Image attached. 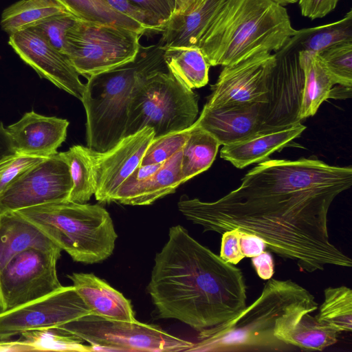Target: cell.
Listing matches in <instances>:
<instances>
[{
  "label": "cell",
  "instance_id": "obj_23",
  "mask_svg": "<svg viewBox=\"0 0 352 352\" xmlns=\"http://www.w3.org/2000/svg\"><path fill=\"white\" fill-rule=\"evenodd\" d=\"M226 0H206L198 9L187 14H172L163 27L157 42L169 47H197L203 33Z\"/></svg>",
  "mask_w": 352,
  "mask_h": 352
},
{
  "label": "cell",
  "instance_id": "obj_8",
  "mask_svg": "<svg viewBox=\"0 0 352 352\" xmlns=\"http://www.w3.org/2000/svg\"><path fill=\"white\" fill-rule=\"evenodd\" d=\"M143 33L113 23L76 21L65 36L64 54L87 78L132 62Z\"/></svg>",
  "mask_w": 352,
  "mask_h": 352
},
{
  "label": "cell",
  "instance_id": "obj_46",
  "mask_svg": "<svg viewBox=\"0 0 352 352\" xmlns=\"http://www.w3.org/2000/svg\"><path fill=\"white\" fill-rule=\"evenodd\" d=\"M274 1L275 3L281 5L283 6L290 4V3H295L298 1V0H272Z\"/></svg>",
  "mask_w": 352,
  "mask_h": 352
},
{
  "label": "cell",
  "instance_id": "obj_40",
  "mask_svg": "<svg viewBox=\"0 0 352 352\" xmlns=\"http://www.w3.org/2000/svg\"><path fill=\"white\" fill-rule=\"evenodd\" d=\"M340 0H298L301 14L310 19L322 18L333 11Z\"/></svg>",
  "mask_w": 352,
  "mask_h": 352
},
{
  "label": "cell",
  "instance_id": "obj_25",
  "mask_svg": "<svg viewBox=\"0 0 352 352\" xmlns=\"http://www.w3.org/2000/svg\"><path fill=\"white\" fill-rule=\"evenodd\" d=\"M352 42V10L333 23L296 30L280 49L318 54L335 45Z\"/></svg>",
  "mask_w": 352,
  "mask_h": 352
},
{
  "label": "cell",
  "instance_id": "obj_28",
  "mask_svg": "<svg viewBox=\"0 0 352 352\" xmlns=\"http://www.w3.org/2000/svg\"><path fill=\"white\" fill-rule=\"evenodd\" d=\"M219 146L214 136L194 122L182 149L181 168L184 182L210 167Z\"/></svg>",
  "mask_w": 352,
  "mask_h": 352
},
{
  "label": "cell",
  "instance_id": "obj_9",
  "mask_svg": "<svg viewBox=\"0 0 352 352\" xmlns=\"http://www.w3.org/2000/svg\"><path fill=\"white\" fill-rule=\"evenodd\" d=\"M96 351H187L193 342L168 333L155 324L89 314L59 327Z\"/></svg>",
  "mask_w": 352,
  "mask_h": 352
},
{
  "label": "cell",
  "instance_id": "obj_21",
  "mask_svg": "<svg viewBox=\"0 0 352 352\" xmlns=\"http://www.w3.org/2000/svg\"><path fill=\"white\" fill-rule=\"evenodd\" d=\"M306 129L301 122L268 132L257 133L243 140L223 145L221 157L238 168L266 160L272 153L286 146Z\"/></svg>",
  "mask_w": 352,
  "mask_h": 352
},
{
  "label": "cell",
  "instance_id": "obj_18",
  "mask_svg": "<svg viewBox=\"0 0 352 352\" xmlns=\"http://www.w3.org/2000/svg\"><path fill=\"white\" fill-rule=\"evenodd\" d=\"M183 147L162 163L148 177L133 181L126 179L117 189L113 201L130 206H146L175 192L184 183L182 173Z\"/></svg>",
  "mask_w": 352,
  "mask_h": 352
},
{
  "label": "cell",
  "instance_id": "obj_32",
  "mask_svg": "<svg viewBox=\"0 0 352 352\" xmlns=\"http://www.w3.org/2000/svg\"><path fill=\"white\" fill-rule=\"evenodd\" d=\"M30 351H94L91 345H84L81 338L59 327H47L23 332L19 338Z\"/></svg>",
  "mask_w": 352,
  "mask_h": 352
},
{
  "label": "cell",
  "instance_id": "obj_44",
  "mask_svg": "<svg viewBox=\"0 0 352 352\" xmlns=\"http://www.w3.org/2000/svg\"><path fill=\"white\" fill-rule=\"evenodd\" d=\"M1 351H30V348L20 339L17 340H0Z\"/></svg>",
  "mask_w": 352,
  "mask_h": 352
},
{
  "label": "cell",
  "instance_id": "obj_39",
  "mask_svg": "<svg viewBox=\"0 0 352 352\" xmlns=\"http://www.w3.org/2000/svg\"><path fill=\"white\" fill-rule=\"evenodd\" d=\"M128 1L151 15L162 30L172 15V10L167 0Z\"/></svg>",
  "mask_w": 352,
  "mask_h": 352
},
{
  "label": "cell",
  "instance_id": "obj_14",
  "mask_svg": "<svg viewBox=\"0 0 352 352\" xmlns=\"http://www.w3.org/2000/svg\"><path fill=\"white\" fill-rule=\"evenodd\" d=\"M154 136V130L146 126L123 137L106 151L90 149L94 196L98 202H112L118 187L140 164Z\"/></svg>",
  "mask_w": 352,
  "mask_h": 352
},
{
  "label": "cell",
  "instance_id": "obj_29",
  "mask_svg": "<svg viewBox=\"0 0 352 352\" xmlns=\"http://www.w3.org/2000/svg\"><path fill=\"white\" fill-rule=\"evenodd\" d=\"M76 21L91 23H113L145 34L150 30L110 7L103 0H54Z\"/></svg>",
  "mask_w": 352,
  "mask_h": 352
},
{
  "label": "cell",
  "instance_id": "obj_26",
  "mask_svg": "<svg viewBox=\"0 0 352 352\" xmlns=\"http://www.w3.org/2000/svg\"><path fill=\"white\" fill-rule=\"evenodd\" d=\"M164 60L171 75L190 89L202 87L208 82L210 66L199 47L166 48Z\"/></svg>",
  "mask_w": 352,
  "mask_h": 352
},
{
  "label": "cell",
  "instance_id": "obj_27",
  "mask_svg": "<svg viewBox=\"0 0 352 352\" xmlns=\"http://www.w3.org/2000/svg\"><path fill=\"white\" fill-rule=\"evenodd\" d=\"M63 14L68 13L54 0H19L4 9L0 25L10 35Z\"/></svg>",
  "mask_w": 352,
  "mask_h": 352
},
{
  "label": "cell",
  "instance_id": "obj_37",
  "mask_svg": "<svg viewBox=\"0 0 352 352\" xmlns=\"http://www.w3.org/2000/svg\"><path fill=\"white\" fill-rule=\"evenodd\" d=\"M110 7L147 27L150 31L162 32V29L147 12L139 8L128 0H103Z\"/></svg>",
  "mask_w": 352,
  "mask_h": 352
},
{
  "label": "cell",
  "instance_id": "obj_36",
  "mask_svg": "<svg viewBox=\"0 0 352 352\" xmlns=\"http://www.w3.org/2000/svg\"><path fill=\"white\" fill-rule=\"evenodd\" d=\"M76 20L69 14L53 16L34 27L54 47L64 54L65 36Z\"/></svg>",
  "mask_w": 352,
  "mask_h": 352
},
{
  "label": "cell",
  "instance_id": "obj_11",
  "mask_svg": "<svg viewBox=\"0 0 352 352\" xmlns=\"http://www.w3.org/2000/svg\"><path fill=\"white\" fill-rule=\"evenodd\" d=\"M275 64V54L261 52L224 66L204 107L239 108L268 101L274 87Z\"/></svg>",
  "mask_w": 352,
  "mask_h": 352
},
{
  "label": "cell",
  "instance_id": "obj_47",
  "mask_svg": "<svg viewBox=\"0 0 352 352\" xmlns=\"http://www.w3.org/2000/svg\"><path fill=\"white\" fill-rule=\"evenodd\" d=\"M168 3L169 4V6L172 10V12L173 11L174 7H175V0H167Z\"/></svg>",
  "mask_w": 352,
  "mask_h": 352
},
{
  "label": "cell",
  "instance_id": "obj_5",
  "mask_svg": "<svg viewBox=\"0 0 352 352\" xmlns=\"http://www.w3.org/2000/svg\"><path fill=\"white\" fill-rule=\"evenodd\" d=\"M164 52L158 43L141 45L133 61L87 78L81 101L88 148L102 153L124 137L134 89L149 75L167 69Z\"/></svg>",
  "mask_w": 352,
  "mask_h": 352
},
{
  "label": "cell",
  "instance_id": "obj_7",
  "mask_svg": "<svg viewBox=\"0 0 352 352\" xmlns=\"http://www.w3.org/2000/svg\"><path fill=\"white\" fill-rule=\"evenodd\" d=\"M199 113L198 96L168 69L156 72L135 87L124 136L149 126L157 138L190 128Z\"/></svg>",
  "mask_w": 352,
  "mask_h": 352
},
{
  "label": "cell",
  "instance_id": "obj_22",
  "mask_svg": "<svg viewBox=\"0 0 352 352\" xmlns=\"http://www.w3.org/2000/svg\"><path fill=\"white\" fill-rule=\"evenodd\" d=\"M30 248L61 250L18 211L0 213V271L14 256Z\"/></svg>",
  "mask_w": 352,
  "mask_h": 352
},
{
  "label": "cell",
  "instance_id": "obj_13",
  "mask_svg": "<svg viewBox=\"0 0 352 352\" xmlns=\"http://www.w3.org/2000/svg\"><path fill=\"white\" fill-rule=\"evenodd\" d=\"M92 314L73 285L61 289L12 310L0 312V340L21 333L57 327Z\"/></svg>",
  "mask_w": 352,
  "mask_h": 352
},
{
  "label": "cell",
  "instance_id": "obj_3",
  "mask_svg": "<svg viewBox=\"0 0 352 352\" xmlns=\"http://www.w3.org/2000/svg\"><path fill=\"white\" fill-rule=\"evenodd\" d=\"M287 9L272 0H226L198 43L210 66L278 51L296 32Z\"/></svg>",
  "mask_w": 352,
  "mask_h": 352
},
{
  "label": "cell",
  "instance_id": "obj_17",
  "mask_svg": "<svg viewBox=\"0 0 352 352\" xmlns=\"http://www.w3.org/2000/svg\"><path fill=\"white\" fill-rule=\"evenodd\" d=\"M69 124L66 119L32 111L6 130L14 151L50 157L58 153L57 149L65 140Z\"/></svg>",
  "mask_w": 352,
  "mask_h": 352
},
{
  "label": "cell",
  "instance_id": "obj_6",
  "mask_svg": "<svg viewBox=\"0 0 352 352\" xmlns=\"http://www.w3.org/2000/svg\"><path fill=\"white\" fill-rule=\"evenodd\" d=\"M17 211L74 261L94 264L113 254L118 234L109 213L98 204L66 200Z\"/></svg>",
  "mask_w": 352,
  "mask_h": 352
},
{
  "label": "cell",
  "instance_id": "obj_19",
  "mask_svg": "<svg viewBox=\"0 0 352 352\" xmlns=\"http://www.w3.org/2000/svg\"><path fill=\"white\" fill-rule=\"evenodd\" d=\"M310 310L296 309L279 318L274 336L285 344L307 351H322L336 344L340 333L319 322Z\"/></svg>",
  "mask_w": 352,
  "mask_h": 352
},
{
  "label": "cell",
  "instance_id": "obj_12",
  "mask_svg": "<svg viewBox=\"0 0 352 352\" xmlns=\"http://www.w3.org/2000/svg\"><path fill=\"white\" fill-rule=\"evenodd\" d=\"M72 185L69 166L58 152L27 170L0 194V213L68 200Z\"/></svg>",
  "mask_w": 352,
  "mask_h": 352
},
{
  "label": "cell",
  "instance_id": "obj_10",
  "mask_svg": "<svg viewBox=\"0 0 352 352\" xmlns=\"http://www.w3.org/2000/svg\"><path fill=\"white\" fill-rule=\"evenodd\" d=\"M61 250L30 248L14 256L0 271V312L45 297L63 286L56 271Z\"/></svg>",
  "mask_w": 352,
  "mask_h": 352
},
{
  "label": "cell",
  "instance_id": "obj_34",
  "mask_svg": "<svg viewBox=\"0 0 352 352\" xmlns=\"http://www.w3.org/2000/svg\"><path fill=\"white\" fill-rule=\"evenodd\" d=\"M190 128L154 138L147 147L140 165L160 164L172 157L186 144L189 137Z\"/></svg>",
  "mask_w": 352,
  "mask_h": 352
},
{
  "label": "cell",
  "instance_id": "obj_2",
  "mask_svg": "<svg viewBox=\"0 0 352 352\" xmlns=\"http://www.w3.org/2000/svg\"><path fill=\"white\" fill-rule=\"evenodd\" d=\"M159 318L198 331L224 323L246 306L242 271L203 245L180 225L156 254L148 286Z\"/></svg>",
  "mask_w": 352,
  "mask_h": 352
},
{
  "label": "cell",
  "instance_id": "obj_45",
  "mask_svg": "<svg viewBox=\"0 0 352 352\" xmlns=\"http://www.w3.org/2000/svg\"><path fill=\"white\" fill-rule=\"evenodd\" d=\"M14 152L6 128L0 121V159L3 156Z\"/></svg>",
  "mask_w": 352,
  "mask_h": 352
},
{
  "label": "cell",
  "instance_id": "obj_33",
  "mask_svg": "<svg viewBox=\"0 0 352 352\" xmlns=\"http://www.w3.org/2000/svg\"><path fill=\"white\" fill-rule=\"evenodd\" d=\"M335 85L352 87V42L329 47L318 54Z\"/></svg>",
  "mask_w": 352,
  "mask_h": 352
},
{
  "label": "cell",
  "instance_id": "obj_15",
  "mask_svg": "<svg viewBox=\"0 0 352 352\" xmlns=\"http://www.w3.org/2000/svg\"><path fill=\"white\" fill-rule=\"evenodd\" d=\"M195 123L223 146L285 127L276 106L270 100L239 108L204 107Z\"/></svg>",
  "mask_w": 352,
  "mask_h": 352
},
{
  "label": "cell",
  "instance_id": "obj_35",
  "mask_svg": "<svg viewBox=\"0 0 352 352\" xmlns=\"http://www.w3.org/2000/svg\"><path fill=\"white\" fill-rule=\"evenodd\" d=\"M49 157L14 151L0 159V194L27 170Z\"/></svg>",
  "mask_w": 352,
  "mask_h": 352
},
{
  "label": "cell",
  "instance_id": "obj_20",
  "mask_svg": "<svg viewBox=\"0 0 352 352\" xmlns=\"http://www.w3.org/2000/svg\"><path fill=\"white\" fill-rule=\"evenodd\" d=\"M67 277L92 314L129 322L136 320L130 300L93 273L74 272Z\"/></svg>",
  "mask_w": 352,
  "mask_h": 352
},
{
  "label": "cell",
  "instance_id": "obj_31",
  "mask_svg": "<svg viewBox=\"0 0 352 352\" xmlns=\"http://www.w3.org/2000/svg\"><path fill=\"white\" fill-rule=\"evenodd\" d=\"M60 155L67 162L72 188L68 201L85 204L94 195L90 148L82 145H74Z\"/></svg>",
  "mask_w": 352,
  "mask_h": 352
},
{
  "label": "cell",
  "instance_id": "obj_42",
  "mask_svg": "<svg viewBox=\"0 0 352 352\" xmlns=\"http://www.w3.org/2000/svg\"><path fill=\"white\" fill-rule=\"evenodd\" d=\"M252 266L257 275L263 280H268L274 274V264L272 254L263 251L258 256L251 258Z\"/></svg>",
  "mask_w": 352,
  "mask_h": 352
},
{
  "label": "cell",
  "instance_id": "obj_4",
  "mask_svg": "<svg viewBox=\"0 0 352 352\" xmlns=\"http://www.w3.org/2000/svg\"><path fill=\"white\" fill-rule=\"evenodd\" d=\"M317 308L315 297L302 286L271 278L259 296L235 317L199 331L187 351H285L292 346L275 337L276 320L296 309Z\"/></svg>",
  "mask_w": 352,
  "mask_h": 352
},
{
  "label": "cell",
  "instance_id": "obj_38",
  "mask_svg": "<svg viewBox=\"0 0 352 352\" xmlns=\"http://www.w3.org/2000/svg\"><path fill=\"white\" fill-rule=\"evenodd\" d=\"M241 233V230L236 228L222 234L219 256L226 262L234 265L245 258L240 247Z\"/></svg>",
  "mask_w": 352,
  "mask_h": 352
},
{
  "label": "cell",
  "instance_id": "obj_43",
  "mask_svg": "<svg viewBox=\"0 0 352 352\" xmlns=\"http://www.w3.org/2000/svg\"><path fill=\"white\" fill-rule=\"evenodd\" d=\"M206 0H175L172 14H187L198 9Z\"/></svg>",
  "mask_w": 352,
  "mask_h": 352
},
{
  "label": "cell",
  "instance_id": "obj_16",
  "mask_svg": "<svg viewBox=\"0 0 352 352\" xmlns=\"http://www.w3.org/2000/svg\"><path fill=\"white\" fill-rule=\"evenodd\" d=\"M9 45L41 78L80 100L85 84L67 57L54 47L34 28L9 35Z\"/></svg>",
  "mask_w": 352,
  "mask_h": 352
},
{
  "label": "cell",
  "instance_id": "obj_24",
  "mask_svg": "<svg viewBox=\"0 0 352 352\" xmlns=\"http://www.w3.org/2000/svg\"><path fill=\"white\" fill-rule=\"evenodd\" d=\"M298 57L304 74L298 112V119L301 121L314 116L321 104L331 98L335 83L320 61L318 54L299 51Z\"/></svg>",
  "mask_w": 352,
  "mask_h": 352
},
{
  "label": "cell",
  "instance_id": "obj_1",
  "mask_svg": "<svg viewBox=\"0 0 352 352\" xmlns=\"http://www.w3.org/2000/svg\"><path fill=\"white\" fill-rule=\"evenodd\" d=\"M352 184V168L317 159L266 160L249 170L241 185L214 201L183 195L177 207L204 232L238 228L265 241L267 248L294 262L300 271L351 267L352 261L329 240L328 212Z\"/></svg>",
  "mask_w": 352,
  "mask_h": 352
},
{
  "label": "cell",
  "instance_id": "obj_41",
  "mask_svg": "<svg viewBox=\"0 0 352 352\" xmlns=\"http://www.w3.org/2000/svg\"><path fill=\"white\" fill-rule=\"evenodd\" d=\"M240 247L244 257L252 258L265 251L266 244L263 239L254 234L241 231Z\"/></svg>",
  "mask_w": 352,
  "mask_h": 352
},
{
  "label": "cell",
  "instance_id": "obj_30",
  "mask_svg": "<svg viewBox=\"0 0 352 352\" xmlns=\"http://www.w3.org/2000/svg\"><path fill=\"white\" fill-rule=\"evenodd\" d=\"M321 324L340 334L352 331V290L346 286L329 287L324 291V301L315 316Z\"/></svg>",
  "mask_w": 352,
  "mask_h": 352
}]
</instances>
